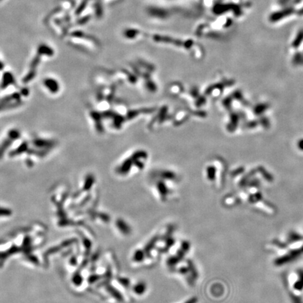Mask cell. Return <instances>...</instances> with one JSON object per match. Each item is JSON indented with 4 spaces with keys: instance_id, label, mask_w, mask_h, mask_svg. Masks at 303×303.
I'll return each mask as SVG.
<instances>
[{
    "instance_id": "cell-1",
    "label": "cell",
    "mask_w": 303,
    "mask_h": 303,
    "mask_svg": "<svg viewBox=\"0 0 303 303\" xmlns=\"http://www.w3.org/2000/svg\"><path fill=\"white\" fill-rule=\"evenodd\" d=\"M149 159L147 151L142 149L133 150L126 154L117 162L115 171L119 175L128 176L132 171H140L144 169Z\"/></svg>"
}]
</instances>
